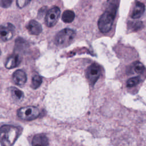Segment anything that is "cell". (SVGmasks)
<instances>
[{
  "instance_id": "1",
  "label": "cell",
  "mask_w": 146,
  "mask_h": 146,
  "mask_svg": "<svg viewBox=\"0 0 146 146\" xmlns=\"http://www.w3.org/2000/svg\"><path fill=\"white\" fill-rule=\"evenodd\" d=\"M21 133V128L11 125L0 127V143L2 146H13Z\"/></svg>"
},
{
  "instance_id": "2",
  "label": "cell",
  "mask_w": 146,
  "mask_h": 146,
  "mask_svg": "<svg viewBox=\"0 0 146 146\" xmlns=\"http://www.w3.org/2000/svg\"><path fill=\"white\" fill-rule=\"evenodd\" d=\"M116 7H109L100 17L98 21V27L99 30L103 33L108 32L112 28L115 17Z\"/></svg>"
},
{
  "instance_id": "3",
  "label": "cell",
  "mask_w": 146,
  "mask_h": 146,
  "mask_svg": "<svg viewBox=\"0 0 146 146\" xmlns=\"http://www.w3.org/2000/svg\"><path fill=\"white\" fill-rule=\"evenodd\" d=\"M75 37V31L70 29H64L60 30L55 36V43L60 47L69 46Z\"/></svg>"
},
{
  "instance_id": "4",
  "label": "cell",
  "mask_w": 146,
  "mask_h": 146,
  "mask_svg": "<svg viewBox=\"0 0 146 146\" xmlns=\"http://www.w3.org/2000/svg\"><path fill=\"white\" fill-rule=\"evenodd\" d=\"M39 114V110L34 106H26L22 107L17 111L18 117L25 120H34L37 118Z\"/></svg>"
},
{
  "instance_id": "5",
  "label": "cell",
  "mask_w": 146,
  "mask_h": 146,
  "mask_svg": "<svg viewBox=\"0 0 146 146\" xmlns=\"http://www.w3.org/2000/svg\"><path fill=\"white\" fill-rule=\"evenodd\" d=\"M60 11L58 7L54 6L50 9L46 13L45 17V22L46 25L51 27H53L57 22L60 16Z\"/></svg>"
},
{
  "instance_id": "6",
  "label": "cell",
  "mask_w": 146,
  "mask_h": 146,
  "mask_svg": "<svg viewBox=\"0 0 146 146\" xmlns=\"http://www.w3.org/2000/svg\"><path fill=\"white\" fill-rule=\"evenodd\" d=\"M101 74L100 66L96 63L91 64L86 70V76L92 85H94L99 79Z\"/></svg>"
},
{
  "instance_id": "7",
  "label": "cell",
  "mask_w": 146,
  "mask_h": 146,
  "mask_svg": "<svg viewBox=\"0 0 146 146\" xmlns=\"http://www.w3.org/2000/svg\"><path fill=\"white\" fill-rule=\"evenodd\" d=\"M14 30V26L9 23L5 25H0V39L4 42L10 40L13 36Z\"/></svg>"
},
{
  "instance_id": "8",
  "label": "cell",
  "mask_w": 146,
  "mask_h": 146,
  "mask_svg": "<svg viewBox=\"0 0 146 146\" xmlns=\"http://www.w3.org/2000/svg\"><path fill=\"white\" fill-rule=\"evenodd\" d=\"M26 28L30 34L34 35H39L42 31V27L40 24L35 20L29 21L26 25Z\"/></svg>"
},
{
  "instance_id": "9",
  "label": "cell",
  "mask_w": 146,
  "mask_h": 146,
  "mask_svg": "<svg viewBox=\"0 0 146 146\" xmlns=\"http://www.w3.org/2000/svg\"><path fill=\"white\" fill-rule=\"evenodd\" d=\"M13 80L15 84L18 86H23L25 84L27 80L26 74L23 71L18 70L13 74Z\"/></svg>"
},
{
  "instance_id": "10",
  "label": "cell",
  "mask_w": 146,
  "mask_h": 146,
  "mask_svg": "<svg viewBox=\"0 0 146 146\" xmlns=\"http://www.w3.org/2000/svg\"><path fill=\"white\" fill-rule=\"evenodd\" d=\"M21 62V57L17 54H13L10 55L5 63V67L8 69H11L17 67Z\"/></svg>"
},
{
  "instance_id": "11",
  "label": "cell",
  "mask_w": 146,
  "mask_h": 146,
  "mask_svg": "<svg viewBox=\"0 0 146 146\" xmlns=\"http://www.w3.org/2000/svg\"><path fill=\"white\" fill-rule=\"evenodd\" d=\"M145 11V5L140 2H136L131 17L133 19H137L143 15Z\"/></svg>"
},
{
  "instance_id": "12",
  "label": "cell",
  "mask_w": 146,
  "mask_h": 146,
  "mask_svg": "<svg viewBox=\"0 0 146 146\" xmlns=\"http://www.w3.org/2000/svg\"><path fill=\"white\" fill-rule=\"evenodd\" d=\"M33 146H48V140L43 134H36L32 140Z\"/></svg>"
},
{
  "instance_id": "13",
  "label": "cell",
  "mask_w": 146,
  "mask_h": 146,
  "mask_svg": "<svg viewBox=\"0 0 146 146\" xmlns=\"http://www.w3.org/2000/svg\"><path fill=\"white\" fill-rule=\"evenodd\" d=\"M10 91L12 98L15 100L21 101L23 99L24 97V94L22 91L14 87H11L10 88Z\"/></svg>"
},
{
  "instance_id": "14",
  "label": "cell",
  "mask_w": 146,
  "mask_h": 146,
  "mask_svg": "<svg viewBox=\"0 0 146 146\" xmlns=\"http://www.w3.org/2000/svg\"><path fill=\"white\" fill-rule=\"evenodd\" d=\"M75 18V14L71 10L64 11L62 16V21L65 23H71Z\"/></svg>"
},
{
  "instance_id": "15",
  "label": "cell",
  "mask_w": 146,
  "mask_h": 146,
  "mask_svg": "<svg viewBox=\"0 0 146 146\" xmlns=\"http://www.w3.org/2000/svg\"><path fill=\"white\" fill-rule=\"evenodd\" d=\"M42 82V79L40 76L38 75H35L33 76L31 80V87L33 88L36 89L38 88Z\"/></svg>"
},
{
  "instance_id": "16",
  "label": "cell",
  "mask_w": 146,
  "mask_h": 146,
  "mask_svg": "<svg viewBox=\"0 0 146 146\" xmlns=\"http://www.w3.org/2000/svg\"><path fill=\"white\" fill-rule=\"evenodd\" d=\"M132 69L133 71L137 74H140L142 73L144 70L145 67L144 65L140 62H135V63H133L132 64Z\"/></svg>"
},
{
  "instance_id": "17",
  "label": "cell",
  "mask_w": 146,
  "mask_h": 146,
  "mask_svg": "<svg viewBox=\"0 0 146 146\" xmlns=\"http://www.w3.org/2000/svg\"><path fill=\"white\" fill-rule=\"evenodd\" d=\"M140 82V78L139 76H135L129 78L127 81V86L128 87H134L137 85Z\"/></svg>"
},
{
  "instance_id": "18",
  "label": "cell",
  "mask_w": 146,
  "mask_h": 146,
  "mask_svg": "<svg viewBox=\"0 0 146 146\" xmlns=\"http://www.w3.org/2000/svg\"><path fill=\"white\" fill-rule=\"evenodd\" d=\"M30 1H27V0H18L16 1L17 6L19 8H22L26 6L29 3H30Z\"/></svg>"
},
{
  "instance_id": "19",
  "label": "cell",
  "mask_w": 146,
  "mask_h": 146,
  "mask_svg": "<svg viewBox=\"0 0 146 146\" xmlns=\"http://www.w3.org/2000/svg\"><path fill=\"white\" fill-rule=\"evenodd\" d=\"M11 3L12 1L10 0H2L0 1V5L4 8H7L10 6Z\"/></svg>"
}]
</instances>
